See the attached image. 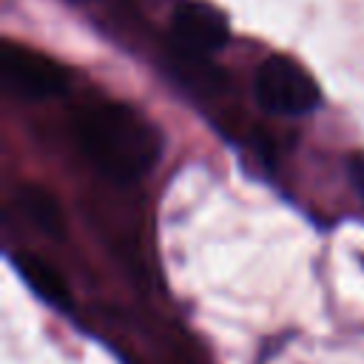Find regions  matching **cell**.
<instances>
[{
	"label": "cell",
	"mask_w": 364,
	"mask_h": 364,
	"mask_svg": "<svg viewBox=\"0 0 364 364\" xmlns=\"http://www.w3.org/2000/svg\"><path fill=\"white\" fill-rule=\"evenodd\" d=\"M77 145L85 159L114 182H134L154 168L162 136L154 122L128 102H91L74 119Z\"/></svg>",
	"instance_id": "obj_1"
},
{
	"label": "cell",
	"mask_w": 364,
	"mask_h": 364,
	"mask_svg": "<svg viewBox=\"0 0 364 364\" xmlns=\"http://www.w3.org/2000/svg\"><path fill=\"white\" fill-rule=\"evenodd\" d=\"M253 94L267 114H279V117L310 114L321 100L318 85L307 74V68H301L296 60L284 54H270L256 68Z\"/></svg>",
	"instance_id": "obj_2"
},
{
	"label": "cell",
	"mask_w": 364,
	"mask_h": 364,
	"mask_svg": "<svg viewBox=\"0 0 364 364\" xmlns=\"http://www.w3.org/2000/svg\"><path fill=\"white\" fill-rule=\"evenodd\" d=\"M0 74L6 88L23 100H51L68 85V71L54 57L11 40L0 48Z\"/></svg>",
	"instance_id": "obj_3"
},
{
	"label": "cell",
	"mask_w": 364,
	"mask_h": 364,
	"mask_svg": "<svg viewBox=\"0 0 364 364\" xmlns=\"http://www.w3.org/2000/svg\"><path fill=\"white\" fill-rule=\"evenodd\" d=\"M171 37L182 57L205 60L228 43L230 31H228V20L222 11H216L208 3L188 0L171 17Z\"/></svg>",
	"instance_id": "obj_4"
},
{
	"label": "cell",
	"mask_w": 364,
	"mask_h": 364,
	"mask_svg": "<svg viewBox=\"0 0 364 364\" xmlns=\"http://www.w3.org/2000/svg\"><path fill=\"white\" fill-rule=\"evenodd\" d=\"M17 199H20L23 213L37 225V230H43L46 236H54V239L63 236V210H60L57 199L46 188H40V185H23L17 191Z\"/></svg>",
	"instance_id": "obj_5"
},
{
	"label": "cell",
	"mask_w": 364,
	"mask_h": 364,
	"mask_svg": "<svg viewBox=\"0 0 364 364\" xmlns=\"http://www.w3.org/2000/svg\"><path fill=\"white\" fill-rule=\"evenodd\" d=\"M17 267H20L23 279H26L48 304H54V307H60V310H65V307L71 304L68 287H65V282L60 279V273H57L51 264H46V262L37 259V256H23V259H17Z\"/></svg>",
	"instance_id": "obj_6"
},
{
	"label": "cell",
	"mask_w": 364,
	"mask_h": 364,
	"mask_svg": "<svg viewBox=\"0 0 364 364\" xmlns=\"http://www.w3.org/2000/svg\"><path fill=\"white\" fill-rule=\"evenodd\" d=\"M347 176H350V185L355 188V193L364 202V154H353L347 159Z\"/></svg>",
	"instance_id": "obj_7"
}]
</instances>
